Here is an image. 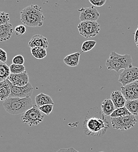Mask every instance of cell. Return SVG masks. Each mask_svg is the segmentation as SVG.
I'll use <instances>...</instances> for the list:
<instances>
[{
	"mask_svg": "<svg viewBox=\"0 0 138 152\" xmlns=\"http://www.w3.org/2000/svg\"><path fill=\"white\" fill-rule=\"evenodd\" d=\"M109 128V123L101 112H88L83 122V129L85 134L89 136H103Z\"/></svg>",
	"mask_w": 138,
	"mask_h": 152,
	"instance_id": "6da1fadb",
	"label": "cell"
},
{
	"mask_svg": "<svg viewBox=\"0 0 138 152\" xmlns=\"http://www.w3.org/2000/svg\"><path fill=\"white\" fill-rule=\"evenodd\" d=\"M45 19L42 9L38 5H30L20 12L21 21L24 25L29 27H41L43 25Z\"/></svg>",
	"mask_w": 138,
	"mask_h": 152,
	"instance_id": "7a4b0ae2",
	"label": "cell"
},
{
	"mask_svg": "<svg viewBox=\"0 0 138 152\" xmlns=\"http://www.w3.org/2000/svg\"><path fill=\"white\" fill-rule=\"evenodd\" d=\"M2 105L8 114L16 115L24 114L33 107L31 97L24 98H8L3 101Z\"/></svg>",
	"mask_w": 138,
	"mask_h": 152,
	"instance_id": "3957f363",
	"label": "cell"
},
{
	"mask_svg": "<svg viewBox=\"0 0 138 152\" xmlns=\"http://www.w3.org/2000/svg\"><path fill=\"white\" fill-rule=\"evenodd\" d=\"M106 66L109 70H115L118 73L121 69H127L132 67V58L130 55H119L115 52H112L106 61Z\"/></svg>",
	"mask_w": 138,
	"mask_h": 152,
	"instance_id": "277c9868",
	"label": "cell"
},
{
	"mask_svg": "<svg viewBox=\"0 0 138 152\" xmlns=\"http://www.w3.org/2000/svg\"><path fill=\"white\" fill-rule=\"evenodd\" d=\"M44 115L36 105H34L32 108L22 114L21 116L22 122L30 126L39 125L44 121Z\"/></svg>",
	"mask_w": 138,
	"mask_h": 152,
	"instance_id": "5b68a950",
	"label": "cell"
},
{
	"mask_svg": "<svg viewBox=\"0 0 138 152\" xmlns=\"http://www.w3.org/2000/svg\"><path fill=\"white\" fill-rule=\"evenodd\" d=\"M77 28L79 34L85 38L95 37L100 31V25L97 21L80 22Z\"/></svg>",
	"mask_w": 138,
	"mask_h": 152,
	"instance_id": "8992f818",
	"label": "cell"
},
{
	"mask_svg": "<svg viewBox=\"0 0 138 152\" xmlns=\"http://www.w3.org/2000/svg\"><path fill=\"white\" fill-rule=\"evenodd\" d=\"M135 116L130 115L118 118H111L112 127L117 130L126 131L133 128L137 123Z\"/></svg>",
	"mask_w": 138,
	"mask_h": 152,
	"instance_id": "52a82bcc",
	"label": "cell"
},
{
	"mask_svg": "<svg viewBox=\"0 0 138 152\" xmlns=\"http://www.w3.org/2000/svg\"><path fill=\"white\" fill-rule=\"evenodd\" d=\"M138 80V68L132 67L124 70L119 75L118 81L122 86L129 84Z\"/></svg>",
	"mask_w": 138,
	"mask_h": 152,
	"instance_id": "ba28073f",
	"label": "cell"
},
{
	"mask_svg": "<svg viewBox=\"0 0 138 152\" xmlns=\"http://www.w3.org/2000/svg\"><path fill=\"white\" fill-rule=\"evenodd\" d=\"M34 88L30 83L23 87H16L11 85V94L9 98H24L31 97Z\"/></svg>",
	"mask_w": 138,
	"mask_h": 152,
	"instance_id": "9c48e42d",
	"label": "cell"
},
{
	"mask_svg": "<svg viewBox=\"0 0 138 152\" xmlns=\"http://www.w3.org/2000/svg\"><path fill=\"white\" fill-rule=\"evenodd\" d=\"M80 12L79 19L83 21H97L100 15L98 10L94 7L84 8L82 7L78 10Z\"/></svg>",
	"mask_w": 138,
	"mask_h": 152,
	"instance_id": "30bf717a",
	"label": "cell"
},
{
	"mask_svg": "<svg viewBox=\"0 0 138 152\" xmlns=\"http://www.w3.org/2000/svg\"><path fill=\"white\" fill-rule=\"evenodd\" d=\"M8 80L13 86L16 87H23L30 83L29 76L26 71L20 74H11Z\"/></svg>",
	"mask_w": 138,
	"mask_h": 152,
	"instance_id": "8fae6325",
	"label": "cell"
},
{
	"mask_svg": "<svg viewBox=\"0 0 138 152\" xmlns=\"http://www.w3.org/2000/svg\"><path fill=\"white\" fill-rule=\"evenodd\" d=\"M49 43L47 38L41 35L33 36L28 43V46L31 49L35 47L42 48L46 49L48 48Z\"/></svg>",
	"mask_w": 138,
	"mask_h": 152,
	"instance_id": "7c38bea8",
	"label": "cell"
},
{
	"mask_svg": "<svg viewBox=\"0 0 138 152\" xmlns=\"http://www.w3.org/2000/svg\"><path fill=\"white\" fill-rule=\"evenodd\" d=\"M13 32L14 28L10 23L0 25V42H4L10 39Z\"/></svg>",
	"mask_w": 138,
	"mask_h": 152,
	"instance_id": "4fadbf2b",
	"label": "cell"
},
{
	"mask_svg": "<svg viewBox=\"0 0 138 152\" xmlns=\"http://www.w3.org/2000/svg\"><path fill=\"white\" fill-rule=\"evenodd\" d=\"M110 99L114 103L115 109L122 108L125 106L126 100L120 91H115L112 92Z\"/></svg>",
	"mask_w": 138,
	"mask_h": 152,
	"instance_id": "5bb4252c",
	"label": "cell"
},
{
	"mask_svg": "<svg viewBox=\"0 0 138 152\" xmlns=\"http://www.w3.org/2000/svg\"><path fill=\"white\" fill-rule=\"evenodd\" d=\"M11 84L7 79L0 82V101H4L10 97Z\"/></svg>",
	"mask_w": 138,
	"mask_h": 152,
	"instance_id": "9a60e30c",
	"label": "cell"
},
{
	"mask_svg": "<svg viewBox=\"0 0 138 152\" xmlns=\"http://www.w3.org/2000/svg\"><path fill=\"white\" fill-rule=\"evenodd\" d=\"M115 110V107L110 98H106L102 102L101 111L105 116H110Z\"/></svg>",
	"mask_w": 138,
	"mask_h": 152,
	"instance_id": "2e32d148",
	"label": "cell"
},
{
	"mask_svg": "<svg viewBox=\"0 0 138 152\" xmlns=\"http://www.w3.org/2000/svg\"><path fill=\"white\" fill-rule=\"evenodd\" d=\"M35 102L38 107L48 104H54L52 98L49 95H46L42 93L35 96Z\"/></svg>",
	"mask_w": 138,
	"mask_h": 152,
	"instance_id": "e0dca14e",
	"label": "cell"
},
{
	"mask_svg": "<svg viewBox=\"0 0 138 152\" xmlns=\"http://www.w3.org/2000/svg\"><path fill=\"white\" fill-rule=\"evenodd\" d=\"M80 53L76 52L66 56L63 58L64 63L69 67H76L78 65Z\"/></svg>",
	"mask_w": 138,
	"mask_h": 152,
	"instance_id": "ac0fdd59",
	"label": "cell"
},
{
	"mask_svg": "<svg viewBox=\"0 0 138 152\" xmlns=\"http://www.w3.org/2000/svg\"><path fill=\"white\" fill-rule=\"evenodd\" d=\"M120 92L122 93V95H123L124 98L126 99V101L138 99L137 95L135 94V93L132 91L129 84L125 86H122Z\"/></svg>",
	"mask_w": 138,
	"mask_h": 152,
	"instance_id": "d6986e66",
	"label": "cell"
},
{
	"mask_svg": "<svg viewBox=\"0 0 138 152\" xmlns=\"http://www.w3.org/2000/svg\"><path fill=\"white\" fill-rule=\"evenodd\" d=\"M125 107L131 115H138V99L126 101Z\"/></svg>",
	"mask_w": 138,
	"mask_h": 152,
	"instance_id": "ffe728a7",
	"label": "cell"
},
{
	"mask_svg": "<svg viewBox=\"0 0 138 152\" xmlns=\"http://www.w3.org/2000/svg\"><path fill=\"white\" fill-rule=\"evenodd\" d=\"M10 75V66L5 63L0 62V82L7 80Z\"/></svg>",
	"mask_w": 138,
	"mask_h": 152,
	"instance_id": "44dd1931",
	"label": "cell"
},
{
	"mask_svg": "<svg viewBox=\"0 0 138 152\" xmlns=\"http://www.w3.org/2000/svg\"><path fill=\"white\" fill-rule=\"evenodd\" d=\"M31 53L34 57L37 59H42L47 56L46 50L42 48L35 47L31 48Z\"/></svg>",
	"mask_w": 138,
	"mask_h": 152,
	"instance_id": "7402d4cb",
	"label": "cell"
},
{
	"mask_svg": "<svg viewBox=\"0 0 138 152\" xmlns=\"http://www.w3.org/2000/svg\"><path fill=\"white\" fill-rule=\"evenodd\" d=\"M131 115V113L128 111L126 108L125 107H123L122 108L115 109V111L113 112V113L110 115L111 118H118L120 116H126V115Z\"/></svg>",
	"mask_w": 138,
	"mask_h": 152,
	"instance_id": "603a6c76",
	"label": "cell"
},
{
	"mask_svg": "<svg viewBox=\"0 0 138 152\" xmlns=\"http://www.w3.org/2000/svg\"><path fill=\"white\" fill-rule=\"evenodd\" d=\"M97 42L95 40H86L85 41L81 47L82 52H87L91 50L96 45Z\"/></svg>",
	"mask_w": 138,
	"mask_h": 152,
	"instance_id": "cb8c5ba5",
	"label": "cell"
},
{
	"mask_svg": "<svg viewBox=\"0 0 138 152\" xmlns=\"http://www.w3.org/2000/svg\"><path fill=\"white\" fill-rule=\"evenodd\" d=\"M11 74H20L25 72V67L24 65H17L12 64L10 66Z\"/></svg>",
	"mask_w": 138,
	"mask_h": 152,
	"instance_id": "d4e9b609",
	"label": "cell"
},
{
	"mask_svg": "<svg viewBox=\"0 0 138 152\" xmlns=\"http://www.w3.org/2000/svg\"><path fill=\"white\" fill-rule=\"evenodd\" d=\"M38 108H39L40 111L43 114H45L46 115H49L52 113V111L53 110L54 105L53 104H48V105H45L40 107Z\"/></svg>",
	"mask_w": 138,
	"mask_h": 152,
	"instance_id": "484cf974",
	"label": "cell"
},
{
	"mask_svg": "<svg viewBox=\"0 0 138 152\" xmlns=\"http://www.w3.org/2000/svg\"><path fill=\"white\" fill-rule=\"evenodd\" d=\"M10 20L9 14L5 12H0V25L9 23Z\"/></svg>",
	"mask_w": 138,
	"mask_h": 152,
	"instance_id": "4316f807",
	"label": "cell"
},
{
	"mask_svg": "<svg viewBox=\"0 0 138 152\" xmlns=\"http://www.w3.org/2000/svg\"><path fill=\"white\" fill-rule=\"evenodd\" d=\"M26 30H27V29H26V27L25 25H18L14 29L15 34L17 37L22 36V35H24L25 33Z\"/></svg>",
	"mask_w": 138,
	"mask_h": 152,
	"instance_id": "83f0119b",
	"label": "cell"
},
{
	"mask_svg": "<svg viewBox=\"0 0 138 152\" xmlns=\"http://www.w3.org/2000/svg\"><path fill=\"white\" fill-rule=\"evenodd\" d=\"M13 64H17V65H24V62H25V60L24 57L19 55H17L15 57L13 58Z\"/></svg>",
	"mask_w": 138,
	"mask_h": 152,
	"instance_id": "f1b7e54d",
	"label": "cell"
},
{
	"mask_svg": "<svg viewBox=\"0 0 138 152\" xmlns=\"http://www.w3.org/2000/svg\"><path fill=\"white\" fill-rule=\"evenodd\" d=\"M106 0H89V2L92 4L94 7H102L106 3Z\"/></svg>",
	"mask_w": 138,
	"mask_h": 152,
	"instance_id": "f546056e",
	"label": "cell"
},
{
	"mask_svg": "<svg viewBox=\"0 0 138 152\" xmlns=\"http://www.w3.org/2000/svg\"><path fill=\"white\" fill-rule=\"evenodd\" d=\"M129 86L138 99V80L129 84Z\"/></svg>",
	"mask_w": 138,
	"mask_h": 152,
	"instance_id": "4dcf8cb0",
	"label": "cell"
},
{
	"mask_svg": "<svg viewBox=\"0 0 138 152\" xmlns=\"http://www.w3.org/2000/svg\"><path fill=\"white\" fill-rule=\"evenodd\" d=\"M7 60V52L0 48V62L1 63H6Z\"/></svg>",
	"mask_w": 138,
	"mask_h": 152,
	"instance_id": "1f68e13d",
	"label": "cell"
},
{
	"mask_svg": "<svg viewBox=\"0 0 138 152\" xmlns=\"http://www.w3.org/2000/svg\"><path fill=\"white\" fill-rule=\"evenodd\" d=\"M56 152H79L73 148H69L68 149H61Z\"/></svg>",
	"mask_w": 138,
	"mask_h": 152,
	"instance_id": "d6a6232c",
	"label": "cell"
},
{
	"mask_svg": "<svg viewBox=\"0 0 138 152\" xmlns=\"http://www.w3.org/2000/svg\"><path fill=\"white\" fill-rule=\"evenodd\" d=\"M134 39H135V42L137 41V40H138V28H137V31H136V32L135 33V38H134Z\"/></svg>",
	"mask_w": 138,
	"mask_h": 152,
	"instance_id": "836d02e7",
	"label": "cell"
},
{
	"mask_svg": "<svg viewBox=\"0 0 138 152\" xmlns=\"http://www.w3.org/2000/svg\"><path fill=\"white\" fill-rule=\"evenodd\" d=\"M135 43H136V44H137V47H138V40H137V41Z\"/></svg>",
	"mask_w": 138,
	"mask_h": 152,
	"instance_id": "e575fe53",
	"label": "cell"
},
{
	"mask_svg": "<svg viewBox=\"0 0 138 152\" xmlns=\"http://www.w3.org/2000/svg\"></svg>",
	"mask_w": 138,
	"mask_h": 152,
	"instance_id": "d590c367",
	"label": "cell"
}]
</instances>
